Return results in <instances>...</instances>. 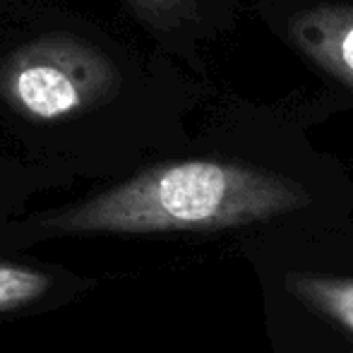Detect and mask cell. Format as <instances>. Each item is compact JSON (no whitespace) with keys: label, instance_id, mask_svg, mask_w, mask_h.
<instances>
[{"label":"cell","instance_id":"cell-4","mask_svg":"<svg viewBox=\"0 0 353 353\" xmlns=\"http://www.w3.org/2000/svg\"><path fill=\"white\" fill-rule=\"evenodd\" d=\"M286 37L315 65L353 89V3H315L286 17Z\"/></svg>","mask_w":353,"mask_h":353},{"label":"cell","instance_id":"cell-7","mask_svg":"<svg viewBox=\"0 0 353 353\" xmlns=\"http://www.w3.org/2000/svg\"><path fill=\"white\" fill-rule=\"evenodd\" d=\"M293 288L303 293L307 303L317 305L322 312L336 317L341 325L353 330V281H330V279H303L293 281Z\"/></svg>","mask_w":353,"mask_h":353},{"label":"cell","instance_id":"cell-8","mask_svg":"<svg viewBox=\"0 0 353 353\" xmlns=\"http://www.w3.org/2000/svg\"><path fill=\"white\" fill-rule=\"evenodd\" d=\"M24 3H34V0H0V10L14 8V5H24Z\"/></svg>","mask_w":353,"mask_h":353},{"label":"cell","instance_id":"cell-3","mask_svg":"<svg viewBox=\"0 0 353 353\" xmlns=\"http://www.w3.org/2000/svg\"><path fill=\"white\" fill-rule=\"evenodd\" d=\"M94 288L97 279L92 276L79 274L61 262L29 255V248L5 236L0 221V322L63 310Z\"/></svg>","mask_w":353,"mask_h":353},{"label":"cell","instance_id":"cell-5","mask_svg":"<svg viewBox=\"0 0 353 353\" xmlns=\"http://www.w3.org/2000/svg\"><path fill=\"white\" fill-rule=\"evenodd\" d=\"M159 48L185 51L205 29V0H113Z\"/></svg>","mask_w":353,"mask_h":353},{"label":"cell","instance_id":"cell-6","mask_svg":"<svg viewBox=\"0 0 353 353\" xmlns=\"http://www.w3.org/2000/svg\"><path fill=\"white\" fill-rule=\"evenodd\" d=\"M61 188L53 176L0 152V221L27 212L37 197Z\"/></svg>","mask_w":353,"mask_h":353},{"label":"cell","instance_id":"cell-1","mask_svg":"<svg viewBox=\"0 0 353 353\" xmlns=\"http://www.w3.org/2000/svg\"><path fill=\"white\" fill-rule=\"evenodd\" d=\"M176 82L157 58L63 0L0 10V152L63 188L154 161Z\"/></svg>","mask_w":353,"mask_h":353},{"label":"cell","instance_id":"cell-2","mask_svg":"<svg viewBox=\"0 0 353 353\" xmlns=\"http://www.w3.org/2000/svg\"><path fill=\"white\" fill-rule=\"evenodd\" d=\"M307 205L296 183L221 159H154L82 197L3 221L22 248L61 238L221 231Z\"/></svg>","mask_w":353,"mask_h":353}]
</instances>
